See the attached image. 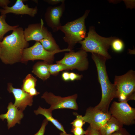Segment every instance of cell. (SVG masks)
<instances>
[{"instance_id": "obj_1", "label": "cell", "mask_w": 135, "mask_h": 135, "mask_svg": "<svg viewBox=\"0 0 135 135\" xmlns=\"http://www.w3.org/2000/svg\"><path fill=\"white\" fill-rule=\"evenodd\" d=\"M24 31L18 26L0 42V59L5 64H12L21 61L24 49L29 45L25 39Z\"/></svg>"}, {"instance_id": "obj_2", "label": "cell", "mask_w": 135, "mask_h": 135, "mask_svg": "<svg viewBox=\"0 0 135 135\" xmlns=\"http://www.w3.org/2000/svg\"><path fill=\"white\" fill-rule=\"evenodd\" d=\"M92 58L96 67L98 80L102 92L101 100L94 108L104 112H108L110 103L114 98H116V88L109 79L106 71V58L95 53H92Z\"/></svg>"}, {"instance_id": "obj_3", "label": "cell", "mask_w": 135, "mask_h": 135, "mask_svg": "<svg viewBox=\"0 0 135 135\" xmlns=\"http://www.w3.org/2000/svg\"><path fill=\"white\" fill-rule=\"evenodd\" d=\"M116 38L102 36L96 32L94 27H90L87 36L79 43L81 45V49L86 52L100 55L107 60L111 58L108 50L112 41Z\"/></svg>"}, {"instance_id": "obj_4", "label": "cell", "mask_w": 135, "mask_h": 135, "mask_svg": "<svg viewBox=\"0 0 135 135\" xmlns=\"http://www.w3.org/2000/svg\"><path fill=\"white\" fill-rule=\"evenodd\" d=\"M89 12V10H86L81 17L68 22L59 28L58 30L64 34L63 39L68 44V49L72 50L77 43L86 37V30L85 21Z\"/></svg>"}, {"instance_id": "obj_5", "label": "cell", "mask_w": 135, "mask_h": 135, "mask_svg": "<svg viewBox=\"0 0 135 135\" xmlns=\"http://www.w3.org/2000/svg\"><path fill=\"white\" fill-rule=\"evenodd\" d=\"M114 84L116 89V98L119 102L135 100L134 71L130 70L123 75L116 76Z\"/></svg>"}, {"instance_id": "obj_6", "label": "cell", "mask_w": 135, "mask_h": 135, "mask_svg": "<svg viewBox=\"0 0 135 135\" xmlns=\"http://www.w3.org/2000/svg\"><path fill=\"white\" fill-rule=\"evenodd\" d=\"M70 50L67 48L53 52H48L44 49L40 42L37 41L32 46L24 49L20 61L24 62L30 60H42L50 64L54 61L55 54Z\"/></svg>"}, {"instance_id": "obj_7", "label": "cell", "mask_w": 135, "mask_h": 135, "mask_svg": "<svg viewBox=\"0 0 135 135\" xmlns=\"http://www.w3.org/2000/svg\"><path fill=\"white\" fill-rule=\"evenodd\" d=\"M111 116L123 125L130 126L135 123V108L127 101L113 102L109 111Z\"/></svg>"}, {"instance_id": "obj_8", "label": "cell", "mask_w": 135, "mask_h": 135, "mask_svg": "<svg viewBox=\"0 0 135 135\" xmlns=\"http://www.w3.org/2000/svg\"><path fill=\"white\" fill-rule=\"evenodd\" d=\"M87 52L81 49L76 52L71 50L66 53L64 58L56 63L64 64L70 68L71 70L76 69L84 71L88 68L89 62Z\"/></svg>"}, {"instance_id": "obj_9", "label": "cell", "mask_w": 135, "mask_h": 135, "mask_svg": "<svg viewBox=\"0 0 135 135\" xmlns=\"http://www.w3.org/2000/svg\"><path fill=\"white\" fill-rule=\"evenodd\" d=\"M78 95L76 94L65 97L56 96L51 92H45L41 96L50 105L48 109L51 112L58 109L68 108L77 110L78 106L76 102Z\"/></svg>"}, {"instance_id": "obj_10", "label": "cell", "mask_w": 135, "mask_h": 135, "mask_svg": "<svg viewBox=\"0 0 135 135\" xmlns=\"http://www.w3.org/2000/svg\"><path fill=\"white\" fill-rule=\"evenodd\" d=\"M111 116L109 111L108 112H104L94 107H90L86 109L83 118L84 122L89 124L91 127L100 130Z\"/></svg>"}, {"instance_id": "obj_11", "label": "cell", "mask_w": 135, "mask_h": 135, "mask_svg": "<svg viewBox=\"0 0 135 135\" xmlns=\"http://www.w3.org/2000/svg\"><path fill=\"white\" fill-rule=\"evenodd\" d=\"M24 34L25 39L27 42L32 40L39 42L52 35L44 26L42 19L40 23L29 25L24 30Z\"/></svg>"}, {"instance_id": "obj_12", "label": "cell", "mask_w": 135, "mask_h": 135, "mask_svg": "<svg viewBox=\"0 0 135 135\" xmlns=\"http://www.w3.org/2000/svg\"><path fill=\"white\" fill-rule=\"evenodd\" d=\"M57 6H50L46 9L44 15L45 21L47 25L52 29L53 32L58 30L62 26L60 19L65 8L64 2Z\"/></svg>"}, {"instance_id": "obj_13", "label": "cell", "mask_w": 135, "mask_h": 135, "mask_svg": "<svg viewBox=\"0 0 135 135\" xmlns=\"http://www.w3.org/2000/svg\"><path fill=\"white\" fill-rule=\"evenodd\" d=\"M7 90L9 92L13 94L15 99L14 104L19 110L23 111L27 106L32 105L33 96L22 89L14 88L11 83H8Z\"/></svg>"}, {"instance_id": "obj_14", "label": "cell", "mask_w": 135, "mask_h": 135, "mask_svg": "<svg viewBox=\"0 0 135 135\" xmlns=\"http://www.w3.org/2000/svg\"><path fill=\"white\" fill-rule=\"evenodd\" d=\"M24 0H17L12 6H8L3 7L0 9L1 14H6L9 13H12L16 14H26L33 17L37 14L38 8L36 6L34 8L28 7L27 4H25Z\"/></svg>"}, {"instance_id": "obj_15", "label": "cell", "mask_w": 135, "mask_h": 135, "mask_svg": "<svg viewBox=\"0 0 135 135\" xmlns=\"http://www.w3.org/2000/svg\"><path fill=\"white\" fill-rule=\"evenodd\" d=\"M7 109L6 113L0 115V118L2 120L6 119L8 128L9 129L13 127L16 123L20 124L24 115L23 111L19 110L12 102L8 104Z\"/></svg>"}, {"instance_id": "obj_16", "label": "cell", "mask_w": 135, "mask_h": 135, "mask_svg": "<svg viewBox=\"0 0 135 135\" xmlns=\"http://www.w3.org/2000/svg\"><path fill=\"white\" fill-rule=\"evenodd\" d=\"M123 125L111 116L104 126L99 130L100 135H110L123 128Z\"/></svg>"}, {"instance_id": "obj_17", "label": "cell", "mask_w": 135, "mask_h": 135, "mask_svg": "<svg viewBox=\"0 0 135 135\" xmlns=\"http://www.w3.org/2000/svg\"><path fill=\"white\" fill-rule=\"evenodd\" d=\"M49 64L45 62H38L33 66L32 72L44 81L49 78L50 75Z\"/></svg>"}, {"instance_id": "obj_18", "label": "cell", "mask_w": 135, "mask_h": 135, "mask_svg": "<svg viewBox=\"0 0 135 135\" xmlns=\"http://www.w3.org/2000/svg\"><path fill=\"white\" fill-rule=\"evenodd\" d=\"M34 112L36 115L40 114L43 115L48 121L51 122L57 128L62 132H66L63 126L52 117V112L48 109L44 108L39 106L38 109L34 110Z\"/></svg>"}, {"instance_id": "obj_19", "label": "cell", "mask_w": 135, "mask_h": 135, "mask_svg": "<svg viewBox=\"0 0 135 135\" xmlns=\"http://www.w3.org/2000/svg\"><path fill=\"white\" fill-rule=\"evenodd\" d=\"M39 42L44 49L47 51L53 52L61 50L52 35L42 40Z\"/></svg>"}, {"instance_id": "obj_20", "label": "cell", "mask_w": 135, "mask_h": 135, "mask_svg": "<svg viewBox=\"0 0 135 135\" xmlns=\"http://www.w3.org/2000/svg\"><path fill=\"white\" fill-rule=\"evenodd\" d=\"M6 14H1L0 16V42L3 39L4 34L8 32L13 30L19 26L18 25L12 26L8 24L6 22Z\"/></svg>"}, {"instance_id": "obj_21", "label": "cell", "mask_w": 135, "mask_h": 135, "mask_svg": "<svg viewBox=\"0 0 135 135\" xmlns=\"http://www.w3.org/2000/svg\"><path fill=\"white\" fill-rule=\"evenodd\" d=\"M36 79L31 74H28L23 80L22 89L28 93L29 90L31 88H35L36 86Z\"/></svg>"}, {"instance_id": "obj_22", "label": "cell", "mask_w": 135, "mask_h": 135, "mask_svg": "<svg viewBox=\"0 0 135 135\" xmlns=\"http://www.w3.org/2000/svg\"><path fill=\"white\" fill-rule=\"evenodd\" d=\"M48 66L50 74L54 76L57 75L60 72L63 70H71L68 66L61 64H49Z\"/></svg>"}, {"instance_id": "obj_23", "label": "cell", "mask_w": 135, "mask_h": 135, "mask_svg": "<svg viewBox=\"0 0 135 135\" xmlns=\"http://www.w3.org/2000/svg\"><path fill=\"white\" fill-rule=\"evenodd\" d=\"M110 46L114 51L118 53L122 52L124 48V44L123 41L116 38L112 41Z\"/></svg>"}, {"instance_id": "obj_24", "label": "cell", "mask_w": 135, "mask_h": 135, "mask_svg": "<svg viewBox=\"0 0 135 135\" xmlns=\"http://www.w3.org/2000/svg\"><path fill=\"white\" fill-rule=\"evenodd\" d=\"M74 114L76 116V118L71 123L72 126L74 127H82L85 124V122L84 121L83 116L79 115L76 112H74Z\"/></svg>"}, {"instance_id": "obj_25", "label": "cell", "mask_w": 135, "mask_h": 135, "mask_svg": "<svg viewBox=\"0 0 135 135\" xmlns=\"http://www.w3.org/2000/svg\"><path fill=\"white\" fill-rule=\"evenodd\" d=\"M71 132L74 135H84L86 131L84 130L82 127H74L72 126Z\"/></svg>"}, {"instance_id": "obj_26", "label": "cell", "mask_w": 135, "mask_h": 135, "mask_svg": "<svg viewBox=\"0 0 135 135\" xmlns=\"http://www.w3.org/2000/svg\"><path fill=\"white\" fill-rule=\"evenodd\" d=\"M48 121L46 118L43 121L41 128L34 135H44L46 126L48 124Z\"/></svg>"}, {"instance_id": "obj_27", "label": "cell", "mask_w": 135, "mask_h": 135, "mask_svg": "<svg viewBox=\"0 0 135 135\" xmlns=\"http://www.w3.org/2000/svg\"><path fill=\"white\" fill-rule=\"evenodd\" d=\"M84 135H100L99 130L94 129L90 126L87 128Z\"/></svg>"}, {"instance_id": "obj_28", "label": "cell", "mask_w": 135, "mask_h": 135, "mask_svg": "<svg viewBox=\"0 0 135 135\" xmlns=\"http://www.w3.org/2000/svg\"><path fill=\"white\" fill-rule=\"evenodd\" d=\"M82 74L80 75L73 72L70 73V80L72 81L75 80H80L82 77Z\"/></svg>"}, {"instance_id": "obj_29", "label": "cell", "mask_w": 135, "mask_h": 135, "mask_svg": "<svg viewBox=\"0 0 135 135\" xmlns=\"http://www.w3.org/2000/svg\"><path fill=\"white\" fill-rule=\"evenodd\" d=\"M110 135H131V134L125 128H122Z\"/></svg>"}, {"instance_id": "obj_30", "label": "cell", "mask_w": 135, "mask_h": 135, "mask_svg": "<svg viewBox=\"0 0 135 135\" xmlns=\"http://www.w3.org/2000/svg\"><path fill=\"white\" fill-rule=\"evenodd\" d=\"M70 73L67 72H64L62 73V78L64 81H68L70 80Z\"/></svg>"}, {"instance_id": "obj_31", "label": "cell", "mask_w": 135, "mask_h": 135, "mask_svg": "<svg viewBox=\"0 0 135 135\" xmlns=\"http://www.w3.org/2000/svg\"><path fill=\"white\" fill-rule=\"evenodd\" d=\"M28 94L31 96H36L40 94L36 89L35 88H33L30 89L29 90Z\"/></svg>"}, {"instance_id": "obj_32", "label": "cell", "mask_w": 135, "mask_h": 135, "mask_svg": "<svg viewBox=\"0 0 135 135\" xmlns=\"http://www.w3.org/2000/svg\"><path fill=\"white\" fill-rule=\"evenodd\" d=\"M48 3L52 4H56L60 2H64V0H44Z\"/></svg>"}, {"instance_id": "obj_33", "label": "cell", "mask_w": 135, "mask_h": 135, "mask_svg": "<svg viewBox=\"0 0 135 135\" xmlns=\"http://www.w3.org/2000/svg\"><path fill=\"white\" fill-rule=\"evenodd\" d=\"M11 2L9 0H0V6L2 7L8 6V5Z\"/></svg>"}, {"instance_id": "obj_34", "label": "cell", "mask_w": 135, "mask_h": 135, "mask_svg": "<svg viewBox=\"0 0 135 135\" xmlns=\"http://www.w3.org/2000/svg\"><path fill=\"white\" fill-rule=\"evenodd\" d=\"M60 135H72L70 134H68L66 133H64L63 132H61L60 134Z\"/></svg>"}, {"instance_id": "obj_35", "label": "cell", "mask_w": 135, "mask_h": 135, "mask_svg": "<svg viewBox=\"0 0 135 135\" xmlns=\"http://www.w3.org/2000/svg\"><path fill=\"white\" fill-rule=\"evenodd\" d=\"M0 54H1V49L0 47Z\"/></svg>"}]
</instances>
